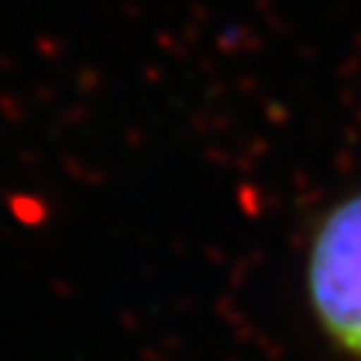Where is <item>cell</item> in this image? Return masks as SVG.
Instances as JSON below:
<instances>
[{"mask_svg":"<svg viewBox=\"0 0 361 361\" xmlns=\"http://www.w3.org/2000/svg\"><path fill=\"white\" fill-rule=\"evenodd\" d=\"M305 296L322 338L347 361H361V194L330 208L305 259Z\"/></svg>","mask_w":361,"mask_h":361,"instance_id":"1","label":"cell"}]
</instances>
